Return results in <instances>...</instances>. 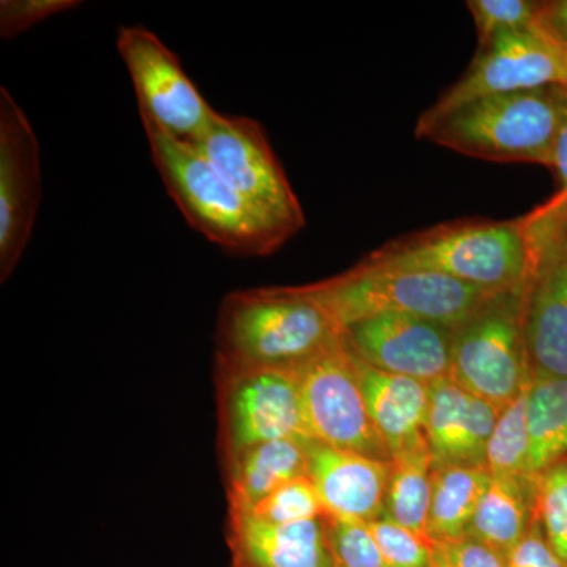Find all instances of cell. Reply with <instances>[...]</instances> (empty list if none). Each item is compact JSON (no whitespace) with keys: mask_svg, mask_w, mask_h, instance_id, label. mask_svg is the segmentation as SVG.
Returning a JSON list of instances; mask_svg holds the SVG:
<instances>
[{"mask_svg":"<svg viewBox=\"0 0 567 567\" xmlns=\"http://www.w3.org/2000/svg\"><path fill=\"white\" fill-rule=\"evenodd\" d=\"M241 514H249L268 524L289 525L323 517L324 509L311 477L301 476L284 484L251 511Z\"/></svg>","mask_w":567,"mask_h":567,"instance_id":"26","label":"cell"},{"mask_svg":"<svg viewBox=\"0 0 567 567\" xmlns=\"http://www.w3.org/2000/svg\"><path fill=\"white\" fill-rule=\"evenodd\" d=\"M537 520L551 550L567 565V462L537 476Z\"/></svg>","mask_w":567,"mask_h":567,"instance_id":"27","label":"cell"},{"mask_svg":"<svg viewBox=\"0 0 567 567\" xmlns=\"http://www.w3.org/2000/svg\"><path fill=\"white\" fill-rule=\"evenodd\" d=\"M390 475L391 461L309 442L308 476L327 516L364 524L383 516Z\"/></svg>","mask_w":567,"mask_h":567,"instance_id":"14","label":"cell"},{"mask_svg":"<svg viewBox=\"0 0 567 567\" xmlns=\"http://www.w3.org/2000/svg\"><path fill=\"white\" fill-rule=\"evenodd\" d=\"M528 429L533 476L567 461V379L533 372Z\"/></svg>","mask_w":567,"mask_h":567,"instance_id":"22","label":"cell"},{"mask_svg":"<svg viewBox=\"0 0 567 567\" xmlns=\"http://www.w3.org/2000/svg\"><path fill=\"white\" fill-rule=\"evenodd\" d=\"M41 199L40 142L24 110L0 85V279L31 241Z\"/></svg>","mask_w":567,"mask_h":567,"instance_id":"12","label":"cell"},{"mask_svg":"<svg viewBox=\"0 0 567 567\" xmlns=\"http://www.w3.org/2000/svg\"><path fill=\"white\" fill-rule=\"evenodd\" d=\"M567 462V461H566Z\"/></svg>","mask_w":567,"mask_h":567,"instance_id":"36","label":"cell"},{"mask_svg":"<svg viewBox=\"0 0 567 567\" xmlns=\"http://www.w3.org/2000/svg\"><path fill=\"white\" fill-rule=\"evenodd\" d=\"M194 145L257 210L290 237L300 233L303 208L259 122L216 112Z\"/></svg>","mask_w":567,"mask_h":567,"instance_id":"10","label":"cell"},{"mask_svg":"<svg viewBox=\"0 0 567 567\" xmlns=\"http://www.w3.org/2000/svg\"><path fill=\"white\" fill-rule=\"evenodd\" d=\"M507 567H567V565L551 550L539 520H536L528 535L507 555Z\"/></svg>","mask_w":567,"mask_h":567,"instance_id":"32","label":"cell"},{"mask_svg":"<svg viewBox=\"0 0 567 567\" xmlns=\"http://www.w3.org/2000/svg\"><path fill=\"white\" fill-rule=\"evenodd\" d=\"M224 462L275 440H312L293 369L216 361Z\"/></svg>","mask_w":567,"mask_h":567,"instance_id":"8","label":"cell"},{"mask_svg":"<svg viewBox=\"0 0 567 567\" xmlns=\"http://www.w3.org/2000/svg\"><path fill=\"white\" fill-rule=\"evenodd\" d=\"M336 567H390L364 522L341 520L324 514Z\"/></svg>","mask_w":567,"mask_h":567,"instance_id":"30","label":"cell"},{"mask_svg":"<svg viewBox=\"0 0 567 567\" xmlns=\"http://www.w3.org/2000/svg\"><path fill=\"white\" fill-rule=\"evenodd\" d=\"M487 466H445L432 473V498L425 535L434 544L468 535L470 524L491 484Z\"/></svg>","mask_w":567,"mask_h":567,"instance_id":"21","label":"cell"},{"mask_svg":"<svg viewBox=\"0 0 567 567\" xmlns=\"http://www.w3.org/2000/svg\"><path fill=\"white\" fill-rule=\"evenodd\" d=\"M309 436L323 445L391 461L371 416L346 338L293 369Z\"/></svg>","mask_w":567,"mask_h":567,"instance_id":"9","label":"cell"},{"mask_svg":"<svg viewBox=\"0 0 567 567\" xmlns=\"http://www.w3.org/2000/svg\"><path fill=\"white\" fill-rule=\"evenodd\" d=\"M546 87L567 89V47L539 18L532 28L503 33L481 48L464 76L421 115L415 133L476 100Z\"/></svg>","mask_w":567,"mask_h":567,"instance_id":"7","label":"cell"},{"mask_svg":"<svg viewBox=\"0 0 567 567\" xmlns=\"http://www.w3.org/2000/svg\"><path fill=\"white\" fill-rule=\"evenodd\" d=\"M346 342L361 360L423 383L447 379L454 328L405 315L371 317L347 328Z\"/></svg>","mask_w":567,"mask_h":567,"instance_id":"13","label":"cell"},{"mask_svg":"<svg viewBox=\"0 0 567 567\" xmlns=\"http://www.w3.org/2000/svg\"><path fill=\"white\" fill-rule=\"evenodd\" d=\"M117 50L132 78L142 123L175 140L189 144L199 141L218 111L204 99L177 55L140 25L121 28Z\"/></svg>","mask_w":567,"mask_h":567,"instance_id":"11","label":"cell"},{"mask_svg":"<svg viewBox=\"0 0 567 567\" xmlns=\"http://www.w3.org/2000/svg\"><path fill=\"white\" fill-rule=\"evenodd\" d=\"M432 466L429 445L413 447L391 458L385 514L402 527L425 536L432 498Z\"/></svg>","mask_w":567,"mask_h":567,"instance_id":"23","label":"cell"},{"mask_svg":"<svg viewBox=\"0 0 567 567\" xmlns=\"http://www.w3.org/2000/svg\"><path fill=\"white\" fill-rule=\"evenodd\" d=\"M551 171L557 177L555 193L546 203L517 218L532 254L533 278L540 264L567 238V121L555 145Z\"/></svg>","mask_w":567,"mask_h":567,"instance_id":"24","label":"cell"},{"mask_svg":"<svg viewBox=\"0 0 567 567\" xmlns=\"http://www.w3.org/2000/svg\"><path fill=\"white\" fill-rule=\"evenodd\" d=\"M353 354L369 416L390 451L391 458L413 447L427 445V383L390 374Z\"/></svg>","mask_w":567,"mask_h":567,"instance_id":"18","label":"cell"},{"mask_svg":"<svg viewBox=\"0 0 567 567\" xmlns=\"http://www.w3.org/2000/svg\"><path fill=\"white\" fill-rule=\"evenodd\" d=\"M365 259L447 276L494 293H527L533 278L532 254L518 219L442 224L398 238Z\"/></svg>","mask_w":567,"mask_h":567,"instance_id":"3","label":"cell"},{"mask_svg":"<svg viewBox=\"0 0 567 567\" xmlns=\"http://www.w3.org/2000/svg\"><path fill=\"white\" fill-rule=\"evenodd\" d=\"M498 410L447 379L429 383L425 440L434 470L486 466Z\"/></svg>","mask_w":567,"mask_h":567,"instance_id":"15","label":"cell"},{"mask_svg":"<svg viewBox=\"0 0 567 567\" xmlns=\"http://www.w3.org/2000/svg\"><path fill=\"white\" fill-rule=\"evenodd\" d=\"M529 385H532V379L496 417L486 454V466L492 476L532 475L528 429Z\"/></svg>","mask_w":567,"mask_h":567,"instance_id":"25","label":"cell"},{"mask_svg":"<svg viewBox=\"0 0 567 567\" xmlns=\"http://www.w3.org/2000/svg\"><path fill=\"white\" fill-rule=\"evenodd\" d=\"M566 121L567 89L546 87L476 100L415 134L484 162L540 164L551 169Z\"/></svg>","mask_w":567,"mask_h":567,"instance_id":"4","label":"cell"},{"mask_svg":"<svg viewBox=\"0 0 567 567\" xmlns=\"http://www.w3.org/2000/svg\"><path fill=\"white\" fill-rule=\"evenodd\" d=\"M481 48L507 32L524 31L539 20L543 3L528 0H470Z\"/></svg>","mask_w":567,"mask_h":567,"instance_id":"28","label":"cell"},{"mask_svg":"<svg viewBox=\"0 0 567 567\" xmlns=\"http://www.w3.org/2000/svg\"><path fill=\"white\" fill-rule=\"evenodd\" d=\"M153 164L178 210L212 244L235 256H268L290 235L230 185L189 142L142 123Z\"/></svg>","mask_w":567,"mask_h":567,"instance_id":"2","label":"cell"},{"mask_svg":"<svg viewBox=\"0 0 567 567\" xmlns=\"http://www.w3.org/2000/svg\"><path fill=\"white\" fill-rule=\"evenodd\" d=\"M435 546L442 548L451 567H507L505 555L472 536Z\"/></svg>","mask_w":567,"mask_h":567,"instance_id":"33","label":"cell"},{"mask_svg":"<svg viewBox=\"0 0 567 567\" xmlns=\"http://www.w3.org/2000/svg\"><path fill=\"white\" fill-rule=\"evenodd\" d=\"M368 527L375 537L388 566L432 567L434 543L429 537L402 527L388 514L369 522Z\"/></svg>","mask_w":567,"mask_h":567,"instance_id":"29","label":"cell"},{"mask_svg":"<svg viewBox=\"0 0 567 567\" xmlns=\"http://www.w3.org/2000/svg\"><path fill=\"white\" fill-rule=\"evenodd\" d=\"M432 567H451L447 561L446 555L443 554L442 548L434 544V559H432Z\"/></svg>","mask_w":567,"mask_h":567,"instance_id":"35","label":"cell"},{"mask_svg":"<svg viewBox=\"0 0 567 567\" xmlns=\"http://www.w3.org/2000/svg\"><path fill=\"white\" fill-rule=\"evenodd\" d=\"M309 287L344 333L353 323L388 315L421 317L456 330L502 295L431 271L385 267L368 259Z\"/></svg>","mask_w":567,"mask_h":567,"instance_id":"5","label":"cell"},{"mask_svg":"<svg viewBox=\"0 0 567 567\" xmlns=\"http://www.w3.org/2000/svg\"><path fill=\"white\" fill-rule=\"evenodd\" d=\"M81 6L80 0H2L0 2V37L14 39L31 31L40 22Z\"/></svg>","mask_w":567,"mask_h":567,"instance_id":"31","label":"cell"},{"mask_svg":"<svg viewBox=\"0 0 567 567\" xmlns=\"http://www.w3.org/2000/svg\"><path fill=\"white\" fill-rule=\"evenodd\" d=\"M537 520V476H492L468 535L507 555Z\"/></svg>","mask_w":567,"mask_h":567,"instance_id":"20","label":"cell"},{"mask_svg":"<svg viewBox=\"0 0 567 567\" xmlns=\"http://www.w3.org/2000/svg\"><path fill=\"white\" fill-rule=\"evenodd\" d=\"M227 543L233 567H336L324 516L274 525L249 514L229 513Z\"/></svg>","mask_w":567,"mask_h":567,"instance_id":"16","label":"cell"},{"mask_svg":"<svg viewBox=\"0 0 567 567\" xmlns=\"http://www.w3.org/2000/svg\"><path fill=\"white\" fill-rule=\"evenodd\" d=\"M342 339L309 286L241 290L223 301L216 361L295 369Z\"/></svg>","mask_w":567,"mask_h":567,"instance_id":"1","label":"cell"},{"mask_svg":"<svg viewBox=\"0 0 567 567\" xmlns=\"http://www.w3.org/2000/svg\"><path fill=\"white\" fill-rule=\"evenodd\" d=\"M525 292L496 295L454 330L450 379L502 412L533 375Z\"/></svg>","mask_w":567,"mask_h":567,"instance_id":"6","label":"cell"},{"mask_svg":"<svg viewBox=\"0 0 567 567\" xmlns=\"http://www.w3.org/2000/svg\"><path fill=\"white\" fill-rule=\"evenodd\" d=\"M311 440H275L226 462L229 513H248L284 484L308 476Z\"/></svg>","mask_w":567,"mask_h":567,"instance_id":"19","label":"cell"},{"mask_svg":"<svg viewBox=\"0 0 567 567\" xmlns=\"http://www.w3.org/2000/svg\"><path fill=\"white\" fill-rule=\"evenodd\" d=\"M525 342L533 372L567 379V238L528 286Z\"/></svg>","mask_w":567,"mask_h":567,"instance_id":"17","label":"cell"},{"mask_svg":"<svg viewBox=\"0 0 567 567\" xmlns=\"http://www.w3.org/2000/svg\"><path fill=\"white\" fill-rule=\"evenodd\" d=\"M539 18L547 31L554 33L567 47V0L546 3L540 9Z\"/></svg>","mask_w":567,"mask_h":567,"instance_id":"34","label":"cell"}]
</instances>
